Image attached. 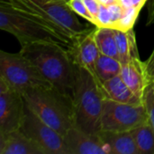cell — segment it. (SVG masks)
<instances>
[{"label":"cell","mask_w":154,"mask_h":154,"mask_svg":"<svg viewBox=\"0 0 154 154\" xmlns=\"http://www.w3.org/2000/svg\"><path fill=\"white\" fill-rule=\"evenodd\" d=\"M84 3L87 6L88 10L89 11V13L95 19V17L97 14V12L99 10L100 3L98 2V0H84Z\"/></svg>","instance_id":"26"},{"label":"cell","mask_w":154,"mask_h":154,"mask_svg":"<svg viewBox=\"0 0 154 154\" xmlns=\"http://www.w3.org/2000/svg\"><path fill=\"white\" fill-rule=\"evenodd\" d=\"M122 62L115 58L100 54L96 63L97 79L101 85L102 82L120 75Z\"/></svg>","instance_id":"18"},{"label":"cell","mask_w":154,"mask_h":154,"mask_svg":"<svg viewBox=\"0 0 154 154\" xmlns=\"http://www.w3.org/2000/svg\"><path fill=\"white\" fill-rule=\"evenodd\" d=\"M94 38L101 54L120 60L114 28L96 26L94 30Z\"/></svg>","instance_id":"17"},{"label":"cell","mask_w":154,"mask_h":154,"mask_svg":"<svg viewBox=\"0 0 154 154\" xmlns=\"http://www.w3.org/2000/svg\"><path fill=\"white\" fill-rule=\"evenodd\" d=\"M104 99L100 85L93 75L86 69L76 65L72 94L76 126L87 133L97 134L100 132Z\"/></svg>","instance_id":"3"},{"label":"cell","mask_w":154,"mask_h":154,"mask_svg":"<svg viewBox=\"0 0 154 154\" xmlns=\"http://www.w3.org/2000/svg\"><path fill=\"white\" fill-rule=\"evenodd\" d=\"M21 94L28 108L62 136L76 125L72 100L54 88H37Z\"/></svg>","instance_id":"4"},{"label":"cell","mask_w":154,"mask_h":154,"mask_svg":"<svg viewBox=\"0 0 154 154\" xmlns=\"http://www.w3.org/2000/svg\"><path fill=\"white\" fill-rule=\"evenodd\" d=\"M24 111L22 94L0 79V135L20 129Z\"/></svg>","instance_id":"9"},{"label":"cell","mask_w":154,"mask_h":154,"mask_svg":"<svg viewBox=\"0 0 154 154\" xmlns=\"http://www.w3.org/2000/svg\"><path fill=\"white\" fill-rule=\"evenodd\" d=\"M108 154H139L131 132H99Z\"/></svg>","instance_id":"15"},{"label":"cell","mask_w":154,"mask_h":154,"mask_svg":"<svg viewBox=\"0 0 154 154\" xmlns=\"http://www.w3.org/2000/svg\"><path fill=\"white\" fill-rule=\"evenodd\" d=\"M148 123V114L143 104L131 105L104 99L100 132H131Z\"/></svg>","instance_id":"7"},{"label":"cell","mask_w":154,"mask_h":154,"mask_svg":"<svg viewBox=\"0 0 154 154\" xmlns=\"http://www.w3.org/2000/svg\"><path fill=\"white\" fill-rule=\"evenodd\" d=\"M28 59L52 88L72 100L76 65L69 51L55 43H33L19 51Z\"/></svg>","instance_id":"2"},{"label":"cell","mask_w":154,"mask_h":154,"mask_svg":"<svg viewBox=\"0 0 154 154\" xmlns=\"http://www.w3.org/2000/svg\"><path fill=\"white\" fill-rule=\"evenodd\" d=\"M0 28L14 36L21 47L33 43H55L68 51L72 43L51 32L45 27L23 16L0 2Z\"/></svg>","instance_id":"5"},{"label":"cell","mask_w":154,"mask_h":154,"mask_svg":"<svg viewBox=\"0 0 154 154\" xmlns=\"http://www.w3.org/2000/svg\"><path fill=\"white\" fill-rule=\"evenodd\" d=\"M139 154H154V129L148 123L131 131Z\"/></svg>","instance_id":"19"},{"label":"cell","mask_w":154,"mask_h":154,"mask_svg":"<svg viewBox=\"0 0 154 154\" xmlns=\"http://www.w3.org/2000/svg\"><path fill=\"white\" fill-rule=\"evenodd\" d=\"M118 1L125 8H127L133 5V0H118Z\"/></svg>","instance_id":"29"},{"label":"cell","mask_w":154,"mask_h":154,"mask_svg":"<svg viewBox=\"0 0 154 154\" xmlns=\"http://www.w3.org/2000/svg\"><path fill=\"white\" fill-rule=\"evenodd\" d=\"M0 79L20 93L28 89L51 87L37 68L20 52L0 51Z\"/></svg>","instance_id":"6"},{"label":"cell","mask_w":154,"mask_h":154,"mask_svg":"<svg viewBox=\"0 0 154 154\" xmlns=\"http://www.w3.org/2000/svg\"><path fill=\"white\" fill-rule=\"evenodd\" d=\"M68 5L78 15L86 19L89 23L95 25V19L91 15L89 11L88 10L86 5L84 3V0H69L68 2Z\"/></svg>","instance_id":"22"},{"label":"cell","mask_w":154,"mask_h":154,"mask_svg":"<svg viewBox=\"0 0 154 154\" xmlns=\"http://www.w3.org/2000/svg\"><path fill=\"white\" fill-rule=\"evenodd\" d=\"M95 28L77 37L69 50V53L74 64L88 70L98 82L96 75V63L101 53L94 38Z\"/></svg>","instance_id":"10"},{"label":"cell","mask_w":154,"mask_h":154,"mask_svg":"<svg viewBox=\"0 0 154 154\" xmlns=\"http://www.w3.org/2000/svg\"><path fill=\"white\" fill-rule=\"evenodd\" d=\"M0 154H45L20 129L0 135Z\"/></svg>","instance_id":"13"},{"label":"cell","mask_w":154,"mask_h":154,"mask_svg":"<svg viewBox=\"0 0 154 154\" xmlns=\"http://www.w3.org/2000/svg\"><path fill=\"white\" fill-rule=\"evenodd\" d=\"M20 130L45 154H69L63 136L41 120L26 105Z\"/></svg>","instance_id":"8"},{"label":"cell","mask_w":154,"mask_h":154,"mask_svg":"<svg viewBox=\"0 0 154 154\" xmlns=\"http://www.w3.org/2000/svg\"><path fill=\"white\" fill-rule=\"evenodd\" d=\"M140 11H141L140 8L134 6V5L125 8L124 14L121 19L116 23L114 29H117L123 32H128L131 29H133L138 18Z\"/></svg>","instance_id":"20"},{"label":"cell","mask_w":154,"mask_h":154,"mask_svg":"<svg viewBox=\"0 0 154 154\" xmlns=\"http://www.w3.org/2000/svg\"><path fill=\"white\" fill-rule=\"evenodd\" d=\"M58 1H62V2H66V3H68L69 0H58Z\"/></svg>","instance_id":"31"},{"label":"cell","mask_w":154,"mask_h":154,"mask_svg":"<svg viewBox=\"0 0 154 154\" xmlns=\"http://www.w3.org/2000/svg\"><path fill=\"white\" fill-rule=\"evenodd\" d=\"M143 105L147 110L149 124L154 129V87L153 84H150L146 88L143 95Z\"/></svg>","instance_id":"21"},{"label":"cell","mask_w":154,"mask_h":154,"mask_svg":"<svg viewBox=\"0 0 154 154\" xmlns=\"http://www.w3.org/2000/svg\"><path fill=\"white\" fill-rule=\"evenodd\" d=\"M98 2L101 4V5H104L106 6L111 5V4H114L116 2H118V0H98Z\"/></svg>","instance_id":"30"},{"label":"cell","mask_w":154,"mask_h":154,"mask_svg":"<svg viewBox=\"0 0 154 154\" xmlns=\"http://www.w3.org/2000/svg\"><path fill=\"white\" fill-rule=\"evenodd\" d=\"M107 9L109 11L112 22H113V28L115 27L116 23L121 19L124 11H125V7L118 2H116L114 4H111L109 5H107Z\"/></svg>","instance_id":"24"},{"label":"cell","mask_w":154,"mask_h":154,"mask_svg":"<svg viewBox=\"0 0 154 154\" xmlns=\"http://www.w3.org/2000/svg\"><path fill=\"white\" fill-rule=\"evenodd\" d=\"M146 3H148V0H133V5L140 9H142Z\"/></svg>","instance_id":"28"},{"label":"cell","mask_w":154,"mask_h":154,"mask_svg":"<svg viewBox=\"0 0 154 154\" xmlns=\"http://www.w3.org/2000/svg\"><path fill=\"white\" fill-rule=\"evenodd\" d=\"M154 23V0H148V17L147 25H151Z\"/></svg>","instance_id":"27"},{"label":"cell","mask_w":154,"mask_h":154,"mask_svg":"<svg viewBox=\"0 0 154 154\" xmlns=\"http://www.w3.org/2000/svg\"><path fill=\"white\" fill-rule=\"evenodd\" d=\"M114 30L119 58L122 64L127 63L134 59L140 58L134 29H131L128 32H123L117 29Z\"/></svg>","instance_id":"16"},{"label":"cell","mask_w":154,"mask_h":154,"mask_svg":"<svg viewBox=\"0 0 154 154\" xmlns=\"http://www.w3.org/2000/svg\"><path fill=\"white\" fill-rule=\"evenodd\" d=\"M69 154H108L98 134H89L74 125L63 135Z\"/></svg>","instance_id":"11"},{"label":"cell","mask_w":154,"mask_h":154,"mask_svg":"<svg viewBox=\"0 0 154 154\" xmlns=\"http://www.w3.org/2000/svg\"><path fill=\"white\" fill-rule=\"evenodd\" d=\"M100 88L105 98L131 105L143 104V101L128 88L120 75L102 82Z\"/></svg>","instance_id":"14"},{"label":"cell","mask_w":154,"mask_h":154,"mask_svg":"<svg viewBox=\"0 0 154 154\" xmlns=\"http://www.w3.org/2000/svg\"><path fill=\"white\" fill-rule=\"evenodd\" d=\"M95 25L97 27H111V28H113V22H112L109 11L107 9V6L100 4L97 14L95 17Z\"/></svg>","instance_id":"23"},{"label":"cell","mask_w":154,"mask_h":154,"mask_svg":"<svg viewBox=\"0 0 154 154\" xmlns=\"http://www.w3.org/2000/svg\"><path fill=\"white\" fill-rule=\"evenodd\" d=\"M120 76L128 88L143 100L144 92L151 84L147 75L145 62L142 61L140 58H137L122 64Z\"/></svg>","instance_id":"12"},{"label":"cell","mask_w":154,"mask_h":154,"mask_svg":"<svg viewBox=\"0 0 154 154\" xmlns=\"http://www.w3.org/2000/svg\"><path fill=\"white\" fill-rule=\"evenodd\" d=\"M153 83H154V82H153Z\"/></svg>","instance_id":"32"},{"label":"cell","mask_w":154,"mask_h":154,"mask_svg":"<svg viewBox=\"0 0 154 154\" xmlns=\"http://www.w3.org/2000/svg\"><path fill=\"white\" fill-rule=\"evenodd\" d=\"M23 16L41 24L73 44L96 26L82 23L68 3L58 0H0Z\"/></svg>","instance_id":"1"},{"label":"cell","mask_w":154,"mask_h":154,"mask_svg":"<svg viewBox=\"0 0 154 154\" xmlns=\"http://www.w3.org/2000/svg\"><path fill=\"white\" fill-rule=\"evenodd\" d=\"M146 64V70H147V75L150 80V83H153L154 82V50L152 51L151 56L149 57V59L147 60V61H145Z\"/></svg>","instance_id":"25"}]
</instances>
